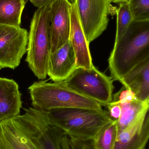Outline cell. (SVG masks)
<instances>
[{"label":"cell","mask_w":149,"mask_h":149,"mask_svg":"<svg viewBox=\"0 0 149 149\" xmlns=\"http://www.w3.org/2000/svg\"><path fill=\"white\" fill-rule=\"evenodd\" d=\"M117 121H112L102 127L92 139L94 149H113L117 137Z\"/></svg>","instance_id":"ac0fdd59"},{"label":"cell","mask_w":149,"mask_h":149,"mask_svg":"<svg viewBox=\"0 0 149 149\" xmlns=\"http://www.w3.org/2000/svg\"><path fill=\"white\" fill-rule=\"evenodd\" d=\"M69 40L72 45L77 62V68L91 69L94 66L92 56L83 28L80 23L76 1L71 3Z\"/></svg>","instance_id":"30bf717a"},{"label":"cell","mask_w":149,"mask_h":149,"mask_svg":"<svg viewBox=\"0 0 149 149\" xmlns=\"http://www.w3.org/2000/svg\"><path fill=\"white\" fill-rule=\"evenodd\" d=\"M80 23L87 42L99 37L106 29L111 0H76Z\"/></svg>","instance_id":"52a82bcc"},{"label":"cell","mask_w":149,"mask_h":149,"mask_svg":"<svg viewBox=\"0 0 149 149\" xmlns=\"http://www.w3.org/2000/svg\"><path fill=\"white\" fill-rule=\"evenodd\" d=\"M134 21H149V0H129Z\"/></svg>","instance_id":"ffe728a7"},{"label":"cell","mask_w":149,"mask_h":149,"mask_svg":"<svg viewBox=\"0 0 149 149\" xmlns=\"http://www.w3.org/2000/svg\"><path fill=\"white\" fill-rule=\"evenodd\" d=\"M22 102L17 83L0 77V122L20 115Z\"/></svg>","instance_id":"5bb4252c"},{"label":"cell","mask_w":149,"mask_h":149,"mask_svg":"<svg viewBox=\"0 0 149 149\" xmlns=\"http://www.w3.org/2000/svg\"><path fill=\"white\" fill-rule=\"evenodd\" d=\"M70 149H94L92 139H80L68 137Z\"/></svg>","instance_id":"7402d4cb"},{"label":"cell","mask_w":149,"mask_h":149,"mask_svg":"<svg viewBox=\"0 0 149 149\" xmlns=\"http://www.w3.org/2000/svg\"><path fill=\"white\" fill-rule=\"evenodd\" d=\"M49 123L62 130L69 137L93 139L112 120L106 110L81 108H61L44 111Z\"/></svg>","instance_id":"7a4b0ae2"},{"label":"cell","mask_w":149,"mask_h":149,"mask_svg":"<svg viewBox=\"0 0 149 149\" xmlns=\"http://www.w3.org/2000/svg\"><path fill=\"white\" fill-rule=\"evenodd\" d=\"M77 69L76 56L70 40L50 53L47 75L54 82L65 80Z\"/></svg>","instance_id":"8fae6325"},{"label":"cell","mask_w":149,"mask_h":149,"mask_svg":"<svg viewBox=\"0 0 149 149\" xmlns=\"http://www.w3.org/2000/svg\"><path fill=\"white\" fill-rule=\"evenodd\" d=\"M32 108L42 111L61 108H81L102 110L101 105L92 99L78 93L64 81H36L29 88Z\"/></svg>","instance_id":"3957f363"},{"label":"cell","mask_w":149,"mask_h":149,"mask_svg":"<svg viewBox=\"0 0 149 149\" xmlns=\"http://www.w3.org/2000/svg\"><path fill=\"white\" fill-rule=\"evenodd\" d=\"M30 1L38 8H41L50 4L55 0H29Z\"/></svg>","instance_id":"cb8c5ba5"},{"label":"cell","mask_w":149,"mask_h":149,"mask_svg":"<svg viewBox=\"0 0 149 149\" xmlns=\"http://www.w3.org/2000/svg\"><path fill=\"white\" fill-rule=\"evenodd\" d=\"M129 0H111V2L115 3H122L127 2Z\"/></svg>","instance_id":"484cf974"},{"label":"cell","mask_w":149,"mask_h":149,"mask_svg":"<svg viewBox=\"0 0 149 149\" xmlns=\"http://www.w3.org/2000/svg\"><path fill=\"white\" fill-rule=\"evenodd\" d=\"M149 57V21H133L115 42L108 59L111 77L121 82L136 65Z\"/></svg>","instance_id":"6da1fadb"},{"label":"cell","mask_w":149,"mask_h":149,"mask_svg":"<svg viewBox=\"0 0 149 149\" xmlns=\"http://www.w3.org/2000/svg\"><path fill=\"white\" fill-rule=\"evenodd\" d=\"M18 115L22 127L38 149H62L61 141L66 134L49 123L45 113L30 107Z\"/></svg>","instance_id":"8992f818"},{"label":"cell","mask_w":149,"mask_h":149,"mask_svg":"<svg viewBox=\"0 0 149 149\" xmlns=\"http://www.w3.org/2000/svg\"><path fill=\"white\" fill-rule=\"evenodd\" d=\"M71 6L68 0H55L50 4V53L56 51L69 40Z\"/></svg>","instance_id":"9c48e42d"},{"label":"cell","mask_w":149,"mask_h":149,"mask_svg":"<svg viewBox=\"0 0 149 149\" xmlns=\"http://www.w3.org/2000/svg\"><path fill=\"white\" fill-rule=\"evenodd\" d=\"M118 103L122 107L120 116L117 121L118 131L127 128L149 112V101H141L136 99L128 102Z\"/></svg>","instance_id":"2e32d148"},{"label":"cell","mask_w":149,"mask_h":149,"mask_svg":"<svg viewBox=\"0 0 149 149\" xmlns=\"http://www.w3.org/2000/svg\"><path fill=\"white\" fill-rule=\"evenodd\" d=\"M68 1H69L71 3H73V2L75 1L76 0H68Z\"/></svg>","instance_id":"4316f807"},{"label":"cell","mask_w":149,"mask_h":149,"mask_svg":"<svg viewBox=\"0 0 149 149\" xmlns=\"http://www.w3.org/2000/svg\"><path fill=\"white\" fill-rule=\"evenodd\" d=\"M120 82L134 93L137 100L149 101V57L136 65Z\"/></svg>","instance_id":"9a60e30c"},{"label":"cell","mask_w":149,"mask_h":149,"mask_svg":"<svg viewBox=\"0 0 149 149\" xmlns=\"http://www.w3.org/2000/svg\"><path fill=\"white\" fill-rule=\"evenodd\" d=\"M149 138L148 112L127 128L118 131L113 149H145Z\"/></svg>","instance_id":"7c38bea8"},{"label":"cell","mask_w":149,"mask_h":149,"mask_svg":"<svg viewBox=\"0 0 149 149\" xmlns=\"http://www.w3.org/2000/svg\"><path fill=\"white\" fill-rule=\"evenodd\" d=\"M0 149H38L22 127L18 116L0 122Z\"/></svg>","instance_id":"4fadbf2b"},{"label":"cell","mask_w":149,"mask_h":149,"mask_svg":"<svg viewBox=\"0 0 149 149\" xmlns=\"http://www.w3.org/2000/svg\"><path fill=\"white\" fill-rule=\"evenodd\" d=\"M50 4L38 8L31 21L28 33L25 61L35 76L40 80L47 76L50 53Z\"/></svg>","instance_id":"277c9868"},{"label":"cell","mask_w":149,"mask_h":149,"mask_svg":"<svg viewBox=\"0 0 149 149\" xmlns=\"http://www.w3.org/2000/svg\"><path fill=\"white\" fill-rule=\"evenodd\" d=\"M25 0H0V24L20 27Z\"/></svg>","instance_id":"e0dca14e"},{"label":"cell","mask_w":149,"mask_h":149,"mask_svg":"<svg viewBox=\"0 0 149 149\" xmlns=\"http://www.w3.org/2000/svg\"><path fill=\"white\" fill-rule=\"evenodd\" d=\"M63 81L69 88L98 102L101 106L106 107L113 100V79L94 65L90 69L77 68Z\"/></svg>","instance_id":"5b68a950"},{"label":"cell","mask_w":149,"mask_h":149,"mask_svg":"<svg viewBox=\"0 0 149 149\" xmlns=\"http://www.w3.org/2000/svg\"><path fill=\"white\" fill-rule=\"evenodd\" d=\"M137 99L134 93L131 90L123 86L113 96V102L123 103L128 102Z\"/></svg>","instance_id":"44dd1931"},{"label":"cell","mask_w":149,"mask_h":149,"mask_svg":"<svg viewBox=\"0 0 149 149\" xmlns=\"http://www.w3.org/2000/svg\"><path fill=\"white\" fill-rule=\"evenodd\" d=\"M28 32L20 27L0 24V70H15L27 52Z\"/></svg>","instance_id":"ba28073f"},{"label":"cell","mask_w":149,"mask_h":149,"mask_svg":"<svg viewBox=\"0 0 149 149\" xmlns=\"http://www.w3.org/2000/svg\"><path fill=\"white\" fill-rule=\"evenodd\" d=\"M61 147L62 149H70L69 143H68V137L65 135L63 137L61 143Z\"/></svg>","instance_id":"d4e9b609"},{"label":"cell","mask_w":149,"mask_h":149,"mask_svg":"<svg viewBox=\"0 0 149 149\" xmlns=\"http://www.w3.org/2000/svg\"><path fill=\"white\" fill-rule=\"evenodd\" d=\"M117 24L115 42L118 41L126 32L130 24L134 21L133 15L128 2L120 3L116 10Z\"/></svg>","instance_id":"d6986e66"},{"label":"cell","mask_w":149,"mask_h":149,"mask_svg":"<svg viewBox=\"0 0 149 149\" xmlns=\"http://www.w3.org/2000/svg\"><path fill=\"white\" fill-rule=\"evenodd\" d=\"M108 114L110 119L113 121H117L120 116L122 112V107L119 103L112 102L107 105Z\"/></svg>","instance_id":"603a6c76"}]
</instances>
